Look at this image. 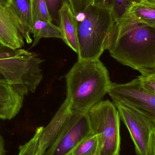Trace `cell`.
Listing matches in <instances>:
<instances>
[{
  "label": "cell",
  "mask_w": 155,
  "mask_h": 155,
  "mask_svg": "<svg viewBox=\"0 0 155 155\" xmlns=\"http://www.w3.org/2000/svg\"><path fill=\"white\" fill-rule=\"evenodd\" d=\"M113 0H93L91 5L112 8Z\"/></svg>",
  "instance_id": "cell-22"
},
{
  "label": "cell",
  "mask_w": 155,
  "mask_h": 155,
  "mask_svg": "<svg viewBox=\"0 0 155 155\" xmlns=\"http://www.w3.org/2000/svg\"><path fill=\"white\" fill-rule=\"evenodd\" d=\"M29 90L24 85H12L0 78V119L11 120L22 108Z\"/></svg>",
  "instance_id": "cell-9"
},
{
  "label": "cell",
  "mask_w": 155,
  "mask_h": 155,
  "mask_svg": "<svg viewBox=\"0 0 155 155\" xmlns=\"http://www.w3.org/2000/svg\"><path fill=\"white\" fill-rule=\"evenodd\" d=\"M12 0H0V5L3 7H7L10 5Z\"/></svg>",
  "instance_id": "cell-25"
},
{
  "label": "cell",
  "mask_w": 155,
  "mask_h": 155,
  "mask_svg": "<svg viewBox=\"0 0 155 155\" xmlns=\"http://www.w3.org/2000/svg\"><path fill=\"white\" fill-rule=\"evenodd\" d=\"M146 1H148L149 2H151L155 3V0H146Z\"/></svg>",
  "instance_id": "cell-26"
},
{
  "label": "cell",
  "mask_w": 155,
  "mask_h": 155,
  "mask_svg": "<svg viewBox=\"0 0 155 155\" xmlns=\"http://www.w3.org/2000/svg\"><path fill=\"white\" fill-rule=\"evenodd\" d=\"M143 0H113L112 12L115 19L122 17L133 5Z\"/></svg>",
  "instance_id": "cell-18"
},
{
  "label": "cell",
  "mask_w": 155,
  "mask_h": 155,
  "mask_svg": "<svg viewBox=\"0 0 155 155\" xmlns=\"http://www.w3.org/2000/svg\"><path fill=\"white\" fill-rule=\"evenodd\" d=\"M92 132L98 137L96 155H120L119 112L109 100H101L87 112Z\"/></svg>",
  "instance_id": "cell-5"
},
{
  "label": "cell",
  "mask_w": 155,
  "mask_h": 155,
  "mask_svg": "<svg viewBox=\"0 0 155 155\" xmlns=\"http://www.w3.org/2000/svg\"><path fill=\"white\" fill-rule=\"evenodd\" d=\"M93 0H69V4L75 16L84 12L91 5Z\"/></svg>",
  "instance_id": "cell-20"
},
{
  "label": "cell",
  "mask_w": 155,
  "mask_h": 155,
  "mask_svg": "<svg viewBox=\"0 0 155 155\" xmlns=\"http://www.w3.org/2000/svg\"><path fill=\"white\" fill-rule=\"evenodd\" d=\"M117 37L108 51L123 65L140 72L155 68V28L137 20L129 12L115 19Z\"/></svg>",
  "instance_id": "cell-1"
},
{
  "label": "cell",
  "mask_w": 155,
  "mask_h": 155,
  "mask_svg": "<svg viewBox=\"0 0 155 155\" xmlns=\"http://www.w3.org/2000/svg\"><path fill=\"white\" fill-rule=\"evenodd\" d=\"M32 24L38 20L51 21L53 18L50 14L46 0H29Z\"/></svg>",
  "instance_id": "cell-16"
},
{
  "label": "cell",
  "mask_w": 155,
  "mask_h": 155,
  "mask_svg": "<svg viewBox=\"0 0 155 155\" xmlns=\"http://www.w3.org/2000/svg\"><path fill=\"white\" fill-rule=\"evenodd\" d=\"M108 94L114 103L135 109L155 124V94L142 87L138 77L125 84L112 82Z\"/></svg>",
  "instance_id": "cell-7"
},
{
  "label": "cell",
  "mask_w": 155,
  "mask_h": 155,
  "mask_svg": "<svg viewBox=\"0 0 155 155\" xmlns=\"http://www.w3.org/2000/svg\"><path fill=\"white\" fill-rule=\"evenodd\" d=\"M44 61L34 53L0 45V73L10 84L26 86L31 93L42 79L40 66Z\"/></svg>",
  "instance_id": "cell-4"
},
{
  "label": "cell",
  "mask_w": 155,
  "mask_h": 155,
  "mask_svg": "<svg viewBox=\"0 0 155 155\" xmlns=\"http://www.w3.org/2000/svg\"><path fill=\"white\" fill-rule=\"evenodd\" d=\"M9 6L17 18L22 36L27 44H31L32 42L31 36L32 22L29 0H12Z\"/></svg>",
  "instance_id": "cell-13"
},
{
  "label": "cell",
  "mask_w": 155,
  "mask_h": 155,
  "mask_svg": "<svg viewBox=\"0 0 155 155\" xmlns=\"http://www.w3.org/2000/svg\"><path fill=\"white\" fill-rule=\"evenodd\" d=\"M67 97L72 110L87 113L108 94L109 73L99 60L78 61L66 75Z\"/></svg>",
  "instance_id": "cell-2"
},
{
  "label": "cell",
  "mask_w": 155,
  "mask_h": 155,
  "mask_svg": "<svg viewBox=\"0 0 155 155\" xmlns=\"http://www.w3.org/2000/svg\"><path fill=\"white\" fill-rule=\"evenodd\" d=\"M152 155H155V128L154 129L152 136Z\"/></svg>",
  "instance_id": "cell-24"
},
{
  "label": "cell",
  "mask_w": 155,
  "mask_h": 155,
  "mask_svg": "<svg viewBox=\"0 0 155 155\" xmlns=\"http://www.w3.org/2000/svg\"><path fill=\"white\" fill-rule=\"evenodd\" d=\"M77 20L78 61L98 60L117 37L118 26L112 8L90 5Z\"/></svg>",
  "instance_id": "cell-3"
},
{
  "label": "cell",
  "mask_w": 155,
  "mask_h": 155,
  "mask_svg": "<svg viewBox=\"0 0 155 155\" xmlns=\"http://www.w3.org/2000/svg\"><path fill=\"white\" fill-rule=\"evenodd\" d=\"M127 12L141 22L155 28V3L143 0L133 5Z\"/></svg>",
  "instance_id": "cell-15"
},
{
  "label": "cell",
  "mask_w": 155,
  "mask_h": 155,
  "mask_svg": "<svg viewBox=\"0 0 155 155\" xmlns=\"http://www.w3.org/2000/svg\"><path fill=\"white\" fill-rule=\"evenodd\" d=\"M6 151L5 149L4 142L2 137L0 134V155H5Z\"/></svg>",
  "instance_id": "cell-23"
},
{
  "label": "cell",
  "mask_w": 155,
  "mask_h": 155,
  "mask_svg": "<svg viewBox=\"0 0 155 155\" xmlns=\"http://www.w3.org/2000/svg\"><path fill=\"white\" fill-rule=\"evenodd\" d=\"M48 10L52 17L55 14L58 15V12L64 2H68L69 0H46Z\"/></svg>",
  "instance_id": "cell-21"
},
{
  "label": "cell",
  "mask_w": 155,
  "mask_h": 155,
  "mask_svg": "<svg viewBox=\"0 0 155 155\" xmlns=\"http://www.w3.org/2000/svg\"><path fill=\"white\" fill-rule=\"evenodd\" d=\"M62 40L76 53L78 52V21L68 2H64L58 11Z\"/></svg>",
  "instance_id": "cell-12"
},
{
  "label": "cell",
  "mask_w": 155,
  "mask_h": 155,
  "mask_svg": "<svg viewBox=\"0 0 155 155\" xmlns=\"http://www.w3.org/2000/svg\"><path fill=\"white\" fill-rule=\"evenodd\" d=\"M34 41L32 47L35 46L42 38H56L61 39L63 37L59 26H56L51 21L38 20L33 23L31 30Z\"/></svg>",
  "instance_id": "cell-14"
},
{
  "label": "cell",
  "mask_w": 155,
  "mask_h": 155,
  "mask_svg": "<svg viewBox=\"0 0 155 155\" xmlns=\"http://www.w3.org/2000/svg\"><path fill=\"white\" fill-rule=\"evenodd\" d=\"M138 76L140 84L145 89L155 94V68L140 71Z\"/></svg>",
  "instance_id": "cell-19"
},
{
  "label": "cell",
  "mask_w": 155,
  "mask_h": 155,
  "mask_svg": "<svg viewBox=\"0 0 155 155\" xmlns=\"http://www.w3.org/2000/svg\"><path fill=\"white\" fill-rule=\"evenodd\" d=\"M24 44L20 25L11 7L0 5V45L17 49Z\"/></svg>",
  "instance_id": "cell-10"
},
{
  "label": "cell",
  "mask_w": 155,
  "mask_h": 155,
  "mask_svg": "<svg viewBox=\"0 0 155 155\" xmlns=\"http://www.w3.org/2000/svg\"><path fill=\"white\" fill-rule=\"evenodd\" d=\"M93 134L87 113L71 109L56 140L45 155H71L78 145Z\"/></svg>",
  "instance_id": "cell-6"
},
{
  "label": "cell",
  "mask_w": 155,
  "mask_h": 155,
  "mask_svg": "<svg viewBox=\"0 0 155 155\" xmlns=\"http://www.w3.org/2000/svg\"><path fill=\"white\" fill-rule=\"evenodd\" d=\"M120 119L128 129L137 155H152V140L155 124L135 109L114 103Z\"/></svg>",
  "instance_id": "cell-8"
},
{
  "label": "cell",
  "mask_w": 155,
  "mask_h": 155,
  "mask_svg": "<svg viewBox=\"0 0 155 155\" xmlns=\"http://www.w3.org/2000/svg\"><path fill=\"white\" fill-rule=\"evenodd\" d=\"M58 133L52 127H37L29 142L19 147L18 155H45L48 148L56 140Z\"/></svg>",
  "instance_id": "cell-11"
},
{
  "label": "cell",
  "mask_w": 155,
  "mask_h": 155,
  "mask_svg": "<svg viewBox=\"0 0 155 155\" xmlns=\"http://www.w3.org/2000/svg\"><path fill=\"white\" fill-rule=\"evenodd\" d=\"M98 145V137L93 133L78 145L71 155H96Z\"/></svg>",
  "instance_id": "cell-17"
}]
</instances>
